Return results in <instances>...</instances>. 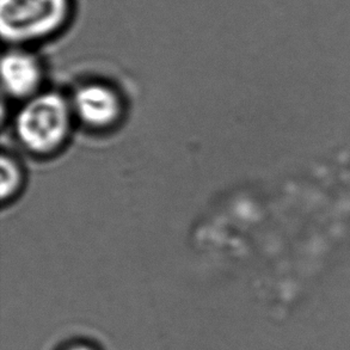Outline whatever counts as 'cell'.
Segmentation results:
<instances>
[{"mask_svg": "<svg viewBox=\"0 0 350 350\" xmlns=\"http://www.w3.org/2000/svg\"><path fill=\"white\" fill-rule=\"evenodd\" d=\"M72 0H0V31L14 44L49 38L66 25Z\"/></svg>", "mask_w": 350, "mask_h": 350, "instance_id": "cell-1", "label": "cell"}, {"mask_svg": "<svg viewBox=\"0 0 350 350\" xmlns=\"http://www.w3.org/2000/svg\"><path fill=\"white\" fill-rule=\"evenodd\" d=\"M72 114V107L57 94L33 96L16 120L19 142L33 153H52L66 142Z\"/></svg>", "mask_w": 350, "mask_h": 350, "instance_id": "cell-2", "label": "cell"}, {"mask_svg": "<svg viewBox=\"0 0 350 350\" xmlns=\"http://www.w3.org/2000/svg\"><path fill=\"white\" fill-rule=\"evenodd\" d=\"M1 196L6 199L11 198L18 189L21 172L17 163L6 156H3L1 159Z\"/></svg>", "mask_w": 350, "mask_h": 350, "instance_id": "cell-5", "label": "cell"}, {"mask_svg": "<svg viewBox=\"0 0 350 350\" xmlns=\"http://www.w3.org/2000/svg\"><path fill=\"white\" fill-rule=\"evenodd\" d=\"M4 90L14 98H31L42 79V70L33 54L19 49L6 53L1 60Z\"/></svg>", "mask_w": 350, "mask_h": 350, "instance_id": "cell-4", "label": "cell"}, {"mask_svg": "<svg viewBox=\"0 0 350 350\" xmlns=\"http://www.w3.org/2000/svg\"><path fill=\"white\" fill-rule=\"evenodd\" d=\"M65 350H96L95 348H92L90 346H86V345H75V346L68 347Z\"/></svg>", "mask_w": 350, "mask_h": 350, "instance_id": "cell-6", "label": "cell"}, {"mask_svg": "<svg viewBox=\"0 0 350 350\" xmlns=\"http://www.w3.org/2000/svg\"><path fill=\"white\" fill-rule=\"evenodd\" d=\"M72 110L81 122L91 128H107L121 115V100L115 91L103 84H88L77 91Z\"/></svg>", "mask_w": 350, "mask_h": 350, "instance_id": "cell-3", "label": "cell"}]
</instances>
